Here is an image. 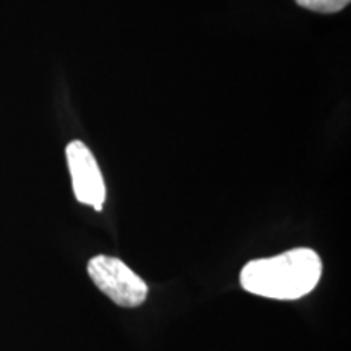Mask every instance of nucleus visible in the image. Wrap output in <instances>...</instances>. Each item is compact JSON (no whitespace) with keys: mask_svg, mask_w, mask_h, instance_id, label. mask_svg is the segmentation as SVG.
<instances>
[{"mask_svg":"<svg viewBox=\"0 0 351 351\" xmlns=\"http://www.w3.org/2000/svg\"><path fill=\"white\" fill-rule=\"evenodd\" d=\"M88 274L96 288L117 306L137 307L147 300V283L119 258L96 256L88 262Z\"/></svg>","mask_w":351,"mask_h":351,"instance_id":"f03ea898","label":"nucleus"},{"mask_svg":"<svg viewBox=\"0 0 351 351\" xmlns=\"http://www.w3.org/2000/svg\"><path fill=\"white\" fill-rule=\"evenodd\" d=\"M65 156L77 200L80 204L91 205L99 212L106 200V186L93 153L85 143L75 140L67 145Z\"/></svg>","mask_w":351,"mask_h":351,"instance_id":"7ed1b4c3","label":"nucleus"},{"mask_svg":"<svg viewBox=\"0 0 351 351\" xmlns=\"http://www.w3.org/2000/svg\"><path fill=\"white\" fill-rule=\"evenodd\" d=\"M322 275V261L313 249H293L280 256L257 258L241 270V287L269 300L291 301L309 295Z\"/></svg>","mask_w":351,"mask_h":351,"instance_id":"f257e3e1","label":"nucleus"},{"mask_svg":"<svg viewBox=\"0 0 351 351\" xmlns=\"http://www.w3.org/2000/svg\"><path fill=\"white\" fill-rule=\"evenodd\" d=\"M298 5L319 13H335L343 10L350 0H296Z\"/></svg>","mask_w":351,"mask_h":351,"instance_id":"20e7f679","label":"nucleus"}]
</instances>
